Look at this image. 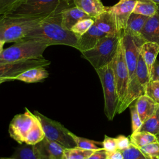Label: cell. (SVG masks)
<instances>
[{
  "instance_id": "836d02e7",
  "label": "cell",
  "mask_w": 159,
  "mask_h": 159,
  "mask_svg": "<svg viewBox=\"0 0 159 159\" xmlns=\"http://www.w3.org/2000/svg\"><path fill=\"white\" fill-rule=\"evenodd\" d=\"M147 159H159V143H151L139 148Z\"/></svg>"
},
{
  "instance_id": "7a4b0ae2",
  "label": "cell",
  "mask_w": 159,
  "mask_h": 159,
  "mask_svg": "<svg viewBox=\"0 0 159 159\" xmlns=\"http://www.w3.org/2000/svg\"><path fill=\"white\" fill-rule=\"evenodd\" d=\"M47 16L0 15V39L6 43L22 40L27 33Z\"/></svg>"
},
{
  "instance_id": "603a6c76",
  "label": "cell",
  "mask_w": 159,
  "mask_h": 159,
  "mask_svg": "<svg viewBox=\"0 0 159 159\" xmlns=\"http://www.w3.org/2000/svg\"><path fill=\"white\" fill-rule=\"evenodd\" d=\"M0 159H40V158L34 145L25 143L17 147L11 157H0Z\"/></svg>"
},
{
  "instance_id": "f546056e",
  "label": "cell",
  "mask_w": 159,
  "mask_h": 159,
  "mask_svg": "<svg viewBox=\"0 0 159 159\" xmlns=\"http://www.w3.org/2000/svg\"><path fill=\"white\" fill-rule=\"evenodd\" d=\"M94 150H85L78 147L65 148L64 151L65 159H86Z\"/></svg>"
},
{
  "instance_id": "d590c367",
  "label": "cell",
  "mask_w": 159,
  "mask_h": 159,
  "mask_svg": "<svg viewBox=\"0 0 159 159\" xmlns=\"http://www.w3.org/2000/svg\"><path fill=\"white\" fill-rule=\"evenodd\" d=\"M129 109L130 111L131 119H132V133L137 132L140 129L143 122H142L139 117L135 104V103L133 104H131L129 106Z\"/></svg>"
},
{
  "instance_id": "5b68a950",
  "label": "cell",
  "mask_w": 159,
  "mask_h": 159,
  "mask_svg": "<svg viewBox=\"0 0 159 159\" xmlns=\"http://www.w3.org/2000/svg\"><path fill=\"white\" fill-rule=\"evenodd\" d=\"M101 81L104 99V113L112 120L117 113L119 98L112 68V61L108 65L95 70Z\"/></svg>"
},
{
  "instance_id": "3957f363",
  "label": "cell",
  "mask_w": 159,
  "mask_h": 159,
  "mask_svg": "<svg viewBox=\"0 0 159 159\" xmlns=\"http://www.w3.org/2000/svg\"><path fill=\"white\" fill-rule=\"evenodd\" d=\"M47 47L46 43L36 39L20 40L3 50L0 54V63L43 58V53Z\"/></svg>"
},
{
  "instance_id": "ee69618b",
  "label": "cell",
  "mask_w": 159,
  "mask_h": 159,
  "mask_svg": "<svg viewBox=\"0 0 159 159\" xmlns=\"http://www.w3.org/2000/svg\"><path fill=\"white\" fill-rule=\"evenodd\" d=\"M64 1L67 4L68 6H71L72 4H73V0H64Z\"/></svg>"
},
{
  "instance_id": "ac0fdd59",
  "label": "cell",
  "mask_w": 159,
  "mask_h": 159,
  "mask_svg": "<svg viewBox=\"0 0 159 159\" xmlns=\"http://www.w3.org/2000/svg\"><path fill=\"white\" fill-rule=\"evenodd\" d=\"M140 36L145 42H154L159 45V9L155 14L147 19Z\"/></svg>"
},
{
  "instance_id": "d6986e66",
  "label": "cell",
  "mask_w": 159,
  "mask_h": 159,
  "mask_svg": "<svg viewBox=\"0 0 159 159\" xmlns=\"http://www.w3.org/2000/svg\"><path fill=\"white\" fill-rule=\"evenodd\" d=\"M135 104L139 117L143 123L153 115L159 105L145 94L138 98Z\"/></svg>"
},
{
  "instance_id": "74e56055",
  "label": "cell",
  "mask_w": 159,
  "mask_h": 159,
  "mask_svg": "<svg viewBox=\"0 0 159 159\" xmlns=\"http://www.w3.org/2000/svg\"><path fill=\"white\" fill-rule=\"evenodd\" d=\"M102 148L107 153L113 152L118 150L116 138H112L106 135H104V140L102 142Z\"/></svg>"
},
{
  "instance_id": "8992f818",
  "label": "cell",
  "mask_w": 159,
  "mask_h": 159,
  "mask_svg": "<svg viewBox=\"0 0 159 159\" xmlns=\"http://www.w3.org/2000/svg\"><path fill=\"white\" fill-rule=\"evenodd\" d=\"M66 7L70 6L64 0H23L7 14L29 17L48 16Z\"/></svg>"
},
{
  "instance_id": "60d3db41",
  "label": "cell",
  "mask_w": 159,
  "mask_h": 159,
  "mask_svg": "<svg viewBox=\"0 0 159 159\" xmlns=\"http://www.w3.org/2000/svg\"><path fill=\"white\" fill-rule=\"evenodd\" d=\"M150 77L152 81H159V61L157 60L152 66Z\"/></svg>"
},
{
  "instance_id": "4316f807",
  "label": "cell",
  "mask_w": 159,
  "mask_h": 159,
  "mask_svg": "<svg viewBox=\"0 0 159 159\" xmlns=\"http://www.w3.org/2000/svg\"><path fill=\"white\" fill-rule=\"evenodd\" d=\"M45 134L42 129V125L37 119L34 127L26 135L24 143L28 145H34L41 142L45 138Z\"/></svg>"
},
{
  "instance_id": "484cf974",
  "label": "cell",
  "mask_w": 159,
  "mask_h": 159,
  "mask_svg": "<svg viewBox=\"0 0 159 159\" xmlns=\"http://www.w3.org/2000/svg\"><path fill=\"white\" fill-rule=\"evenodd\" d=\"M130 141L131 143L138 148L158 142L156 135L147 132H137L132 133L130 136Z\"/></svg>"
},
{
  "instance_id": "6da1fadb",
  "label": "cell",
  "mask_w": 159,
  "mask_h": 159,
  "mask_svg": "<svg viewBox=\"0 0 159 159\" xmlns=\"http://www.w3.org/2000/svg\"><path fill=\"white\" fill-rule=\"evenodd\" d=\"M61 9L41 20L27 33L23 40L36 39L46 43L48 46L64 45L78 50L80 37L63 27Z\"/></svg>"
},
{
  "instance_id": "1f68e13d",
  "label": "cell",
  "mask_w": 159,
  "mask_h": 159,
  "mask_svg": "<svg viewBox=\"0 0 159 159\" xmlns=\"http://www.w3.org/2000/svg\"><path fill=\"white\" fill-rule=\"evenodd\" d=\"M94 22V18L89 17L80 20L71 29V31L78 37L83 35Z\"/></svg>"
},
{
  "instance_id": "d6a6232c",
  "label": "cell",
  "mask_w": 159,
  "mask_h": 159,
  "mask_svg": "<svg viewBox=\"0 0 159 159\" xmlns=\"http://www.w3.org/2000/svg\"><path fill=\"white\" fill-rule=\"evenodd\" d=\"M145 95L159 104V81L150 80L145 86Z\"/></svg>"
},
{
  "instance_id": "4fadbf2b",
  "label": "cell",
  "mask_w": 159,
  "mask_h": 159,
  "mask_svg": "<svg viewBox=\"0 0 159 159\" xmlns=\"http://www.w3.org/2000/svg\"><path fill=\"white\" fill-rule=\"evenodd\" d=\"M34 146L40 159H65V147L55 141L45 137Z\"/></svg>"
},
{
  "instance_id": "9a60e30c",
  "label": "cell",
  "mask_w": 159,
  "mask_h": 159,
  "mask_svg": "<svg viewBox=\"0 0 159 159\" xmlns=\"http://www.w3.org/2000/svg\"><path fill=\"white\" fill-rule=\"evenodd\" d=\"M94 24L98 29L107 36H114L118 33L116 28V24L114 16L108 7L106 11L94 18Z\"/></svg>"
},
{
  "instance_id": "7c38bea8",
  "label": "cell",
  "mask_w": 159,
  "mask_h": 159,
  "mask_svg": "<svg viewBox=\"0 0 159 159\" xmlns=\"http://www.w3.org/2000/svg\"><path fill=\"white\" fill-rule=\"evenodd\" d=\"M136 2L137 0H120L113 6L108 7L114 16L118 33L122 34L125 29L127 20L134 11Z\"/></svg>"
},
{
  "instance_id": "8fae6325",
  "label": "cell",
  "mask_w": 159,
  "mask_h": 159,
  "mask_svg": "<svg viewBox=\"0 0 159 159\" xmlns=\"http://www.w3.org/2000/svg\"><path fill=\"white\" fill-rule=\"evenodd\" d=\"M23 114L16 115L11 120L9 133L11 138L20 144L24 143L25 138L34 127L37 119L29 109H25Z\"/></svg>"
},
{
  "instance_id": "7402d4cb",
  "label": "cell",
  "mask_w": 159,
  "mask_h": 159,
  "mask_svg": "<svg viewBox=\"0 0 159 159\" xmlns=\"http://www.w3.org/2000/svg\"><path fill=\"white\" fill-rule=\"evenodd\" d=\"M48 76V72L45 67H36L29 69L16 76L14 80L30 83L41 81Z\"/></svg>"
},
{
  "instance_id": "ba28073f",
  "label": "cell",
  "mask_w": 159,
  "mask_h": 159,
  "mask_svg": "<svg viewBox=\"0 0 159 159\" xmlns=\"http://www.w3.org/2000/svg\"><path fill=\"white\" fill-rule=\"evenodd\" d=\"M112 68L119 98V107L126 95L129 81V73L125 60L122 36L119 41L117 52L112 60Z\"/></svg>"
},
{
  "instance_id": "ffe728a7",
  "label": "cell",
  "mask_w": 159,
  "mask_h": 159,
  "mask_svg": "<svg viewBox=\"0 0 159 159\" xmlns=\"http://www.w3.org/2000/svg\"><path fill=\"white\" fill-rule=\"evenodd\" d=\"M73 4L92 18L96 17L107 8L101 0H73Z\"/></svg>"
},
{
  "instance_id": "d4e9b609",
  "label": "cell",
  "mask_w": 159,
  "mask_h": 159,
  "mask_svg": "<svg viewBox=\"0 0 159 159\" xmlns=\"http://www.w3.org/2000/svg\"><path fill=\"white\" fill-rule=\"evenodd\" d=\"M158 9L157 4L152 0H137L132 12L151 17L155 14Z\"/></svg>"
},
{
  "instance_id": "e575fe53",
  "label": "cell",
  "mask_w": 159,
  "mask_h": 159,
  "mask_svg": "<svg viewBox=\"0 0 159 159\" xmlns=\"http://www.w3.org/2000/svg\"><path fill=\"white\" fill-rule=\"evenodd\" d=\"M121 152L124 159H147L141 150L131 143L127 148Z\"/></svg>"
},
{
  "instance_id": "2e32d148",
  "label": "cell",
  "mask_w": 159,
  "mask_h": 159,
  "mask_svg": "<svg viewBox=\"0 0 159 159\" xmlns=\"http://www.w3.org/2000/svg\"><path fill=\"white\" fill-rule=\"evenodd\" d=\"M106 36L107 35L99 30L94 23L86 32L79 37L78 50L81 52L90 50L94 48L98 42Z\"/></svg>"
},
{
  "instance_id": "8d00e7d4",
  "label": "cell",
  "mask_w": 159,
  "mask_h": 159,
  "mask_svg": "<svg viewBox=\"0 0 159 159\" xmlns=\"http://www.w3.org/2000/svg\"><path fill=\"white\" fill-rule=\"evenodd\" d=\"M23 0H0V15L7 14L16 7Z\"/></svg>"
},
{
  "instance_id": "7bdbcfd3",
  "label": "cell",
  "mask_w": 159,
  "mask_h": 159,
  "mask_svg": "<svg viewBox=\"0 0 159 159\" xmlns=\"http://www.w3.org/2000/svg\"><path fill=\"white\" fill-rule=\"evenodd\" d=\"M6 42L3 40H2L1 39H0V54L2 53V52L3 51V47H4V45Z\"/></svg>"
},
{
  "instance_id": "9c48e42d",
  "label": "cell",
  "mask_w": 159,
  "mask_h": 159,
  "mask_svg": "<svg viewBox=\"0 0 159 159\" xmlns=\"http://www.w3.org/2000/svg\"><path fill=\"white\" fill-rule=\"evenodd\" d=\"M50 64V61L44 58L0 63V79L6 81L14 80L16 76L29 69L46 67Z\"/></svg>"
},
{
  "instance_id": "ab89813d",
  "label": "cell",
  "mask_w": 159,
  "mask_h": 159,
  "mask_svg": "<svg viewBox=\"0 0 159 159\" xmlns=\"http://www.w3.org/2000/svg\"><path fill=\"white\" fill-rule=\"evenodd\" d=\"M107 152L102 148L98 150H95L86 159H107Z\"/></svg>"
},
{
  "instance_id": "7dc6e473",
  "label": "cell",
  "mask_w": 159,
  "mask_h": 159,
  "mask_svg": "<svg viewBox=\"0 0 159 159\" xmlns=\"http://www.w3.org/2000/svg\"><path fill=\"white\" fill-rule=\"evenodd\" d=\"M156 137H157V141H158V142L159 143V134L157 135Z\"/></svg>"
},
{
  "instance_id": "f6af8a7d",
  "label": "cell",
  "mask_w": 159,
  "mask_h": 159,
  "mask_svg": "<svg viewBox=\"0 0 159 159\" xmlns=\"http://www.w3.org/2000/svg\"><path fill=\"white\" fill-rule=\"evenodd\" d=\"M152 1H153L154 2H155L157 4H159V0H152Z\"/></svg>"
},
{
  "instance_id": "f1b7e54d",
  "label": "cell",
  "mask_w": 159,
  "mask_h": 159,
  "mask_svg": "<svg viewBox=\"0 0 159 159\" xmlns=\"http://www.w3.org/2000/svg\"><path fill=\"white\" fill-rule=\"evenodd\" d=\"M135 76L140 83L144 87L151 80L150 75L145 62L144 61L140 53L138 58L136 69Z\"/></svg>"
},
{
  "instance_id": "83f0119b",
  "label": "cell",
  "mask_w": 159,
  "mask_h": 159,
  "mask_svg": "<svg viewBox=\"0 0 159 159\" xmlns=\"http://www.w3.org/2000/svg\"><path fill=\"white\" fill-rule=\"evenodd\" d=\"M138 132H147L155 135L159 134V105L153 115L142 124Z\"/></svg>"
},
{
  "instance_id": "f35d334b",
  "label": "cell",
  "mask_w": 159,
  "mask_h": 159,
  "mask_svg": "<svg viewBox=\"0 0 159 159\" xmlns=\"http://www.w3.org/2000/svg\"><path fill=\"white\" fill-rule=\"evenodd\" d=\"M117 142V149L120 150H123L127 148L130 145V141L129 139L124 135H120L116 138Z\"/></svg>"
},
{
  "instance_id": "4dcf8cb0",
  "label": "cell",
  "mask_w": 159,
  "mask_h": 159,
  "mask_svg": "<svg viewBox=\"0 0 159 159\" xmlns=\"http://www.w3.org/2000/svg\"><path fill=\"white\" fill-rule=\"evenodd\" d=\"M70 134L72 136L73 139H74L75 143L76 145V147L79 148L85 149V150H94V151L98 150L102 148V147H99L97 145V144L102 145V143L77 136L75 134H73L71 132H70Z\"/></svg>"
},
{
  "instance_id": "cb8c5ba5",
  "label": "cell",
  "mask_w": 159,
  "mask_h": 159,
  "mask_svg": "<svg viewBox=\"0 0 159 159\" xmlns=\"http://www.w3.org/2000/svg\"><path fill=\"white\" fill-rule=\"evenodd\" d=\"M148 17H149L132 12L129 17L127 27L124 30L127 31L134 35L139 36Z\"/></svg>"
},
{
  "instance_id": "bcb514c9",
  "label": "cell",
  "mask_w": 159,
  "mask_h": 159,
  "mask_svg": "<svg viewBox=\"0 0 159 159\" xmlns=\"http://www.w3.org/2000/svg\"><path fill=\"white\" fill-rule=\"evenodd\" d=\"M6 80H1V79H0V84H1L2 83H4V82H6Z\"/></svg>"
},
{
  "instance_id": "30bf717a",
  "label": "cell",
  "mask_w": 159,
  "mask_h": 159,
  "mask_svg": "<svg viewBox=\"0 0 159 159\" xmlns=\"http://www.w3.org/2000/svg\"><path fill=\"white\" fill-rule=\"evenodd\" d=\"M121 36L130 80L135 76V69L140 55V48L142 44L146 42L140 35H134L125 30L122 32Z\"/></svg>"
},
{
  "instance_id": "e0dca14e",
  "label": "cell",
  "mask_w": 159,
  "mask_h": 159,
  "mask_svg": "<svg viewBox=\"0 0 159 159\" xmlns=\"http://www.w3.org/2000/svg\"><path fill=\"white\" fill-rule=\"evenodd\" d=\"M61 25L63 27L71 31V27L80 20L91 17L76 6L66 7L61 9Z\"/></svg>"
},
{
  "instance_id": "52a82bcc",
  "label": "cell",
  "mask_w": 159,
  "mask_h": 159,
  "mask_svg": "<svg viewBox=\"0 0 159 159\" xmlns=\"http://www.w3.org/2000/svg\"><path fill=\"white\" fill-rule=\"evenodd\" d=\"M34 114L42 125L45 137L62 145L65 148L76 147L70 134L71 132L61 124L45 116L37 111H35Z\"/></svg>"
},
{
  "instance_id": "44dd1931",
  "label": "cell",
  "mask_w": 159,
  "mask_h": 159,
  "mask_svg": "<svg viewBox=\"0 0 159 159\" xmlns=\"http://www.w3.org/2000/svg\"><path fill=\"white\" fill-rule=\"evenodd\" d=\"M140 53L147 65L150 75L152 66L159 53V45L154 42H146L141 46Z\"/></svg>"
},
{
  "instance_id": "277c9868",
  "label": "cell",
  "mask_w": 159,
  "mask_h": 159,
  "mask_svg": "<svg viewBox=\"0 0 159 159\" xmlns=\"http://www.w3.org/2000/svg\"><path fill=\"white\" fill-rule=\"evenodd\" d=\"M120 37L121 34H117L102 38L94 48L81 52L82 57L95 70L108 65L114 58Z\"/></svg>"
},
{
  "instance_id": "b9f144b4",
  "label": "cell",
  "mask_w": 159,
  "mask_h": 159,
  "mask_svg": "<svg viewBox=\"0 0 159 159\" xmlns=\"http://www.w3.org/2000/svg\"><path fill=\"white\" fill-rule=\"evenodd\" d=\"M107 159H124L121 150H117L113 152L107 153Z\"/></svg>"
},
{
  "instance_id": "5bb4252c",
  "label": "cell",
  "mask_w": 159,
  "mask_h": 159,
  "mask_svg": "<svg viewBox=\"0 0 159 159\" xmlns=\"http://www.w3.org/2000/svg\"><path fill=\"white\" fill-rule=\"evenodd\" d=\"M144 87L140 83L136 76L129 81L126 95L121 103L118 107L117 113L120 114L124 112L129 106L140 96L145 94Z\"/></svg>"
}]
</instances>
